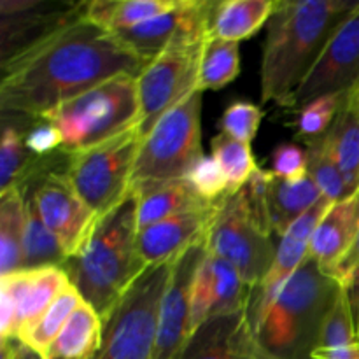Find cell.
<instances>
[{
	"label": "cell",
	"mask_w": 359,
	"mask_h": 359,
	"mask_svg": "<svg viewBox=\"0 0 359 359\" xmlns=\"http://www.w3.org/2000/svg\"><path fill=\"white\" fill-rule=\"evenodd\" d=\"M83 13L2 62L0 111L6 118L41 119L105 81L139 79L147 63Z\"/></svg>",
	"instance_id": "6da1fadb"
},
{
	"label": "cell",
	"mask_w": 359,
	"mask_h": 359,
	"mask_svg": "<svg viewBox=\"0 0 359 359\" xmlns=\"http://www.w3.org/2000/svg\"><path fill=\"white\" fill-rule=\"evenodd\" d=\"M354 0H277L266 23L262 58V100L294 109L302 83L339 25L356 9Z\"/></svg>",
	"instance_id": "7a4b0ae2"
},
{
	"label": "cell",
	"mask_w": 359,
	"mask_h": 359,
	"mask_svg": "<svg viewBox=\"0 0 359 359\" xmlns=\"http://www.w3.org/2000/svg\"><path fill=\"white\" fill-rule=\"evenodd\" d=\"M137 196L130 188L114 209L97 217L84 244L63 266L102 321L146 270L137 255Z\"/></svg>",
	"instance_id": "3957f363"
},
{
	"label": "cell",
	"mask_w": 359,
	"mask_h": 359,
	"mask_svg": "<svg viewBox=\"0 0 359 359\" xmlns=\"http://www.w3.org/2000/svg\"><path fill=\"white\" fill-rule=\"evenodd\" d=\"M342 286L307 256L262 305L249 311L251 325L266 351L279 359H311L326 312Z\"/></svg>",
	"instance_id": "277c9868"
},
{
	"label": "cell",
	"mask_w": 359,
	"mask_h": 359,
	"mask_svg": "<svg viewBox=\"0 0 359 359\" xmlns=\"http://www.w3.org/2000/svg\"><path fill=\"white\" fill-rule=\"evenodd\" d=\"M41 119L60 130L63 153H76L104 142L139 125L137 79L118 76L105 81L58 105Z\"/></svg>",
	"instance_id": "5b68a950"
},
{
	"label": "cell",
	"mask_w": 359,
	"mask_h": 359,
	"mask_svg": "<svg viewBox=\"0 0 359 359\" xmlns=\"http://www.w3.org/2000/svg\"><path fill=\"white\" fill-rule=\"evenodd\" d=\"M202 151V91L161 116L144 137L132 174V186L186 179Z\"/></svg>",
	"instance_id": "8992f818"
},
{
	"label": "cell",
	"mask_w": 359,
	"mask_h": 359,
	"mask_svg": "<svg viewBox=\"0 0 359 359\" xmlns=\"http://www.w3.org/2000/svg\"><path fill=\"white\" fill-rule=\"evenodd\" d=\"M142 140V130L135 125L104 142L67 153L65 177L97 217L128 195Z\"/></svg>",
	"instance_id": "52a82bcc"
},
{
	"label": "cell",
	"mask_w": 359,
	"mask_h": 359,
	"mask_svg": "<svg viewBox=\"0 0 359 359\" xmlns=\"http://www.w3.org/2000/svg\"><path fill=\"white\" fill-rule=\"evenodd\" d=\"M174 262L151 266L130 286L104 319V340L97 359H153L161 300Z\"/></svg>",
	"instance_id": "ba28073f"
},
{
	"label": "cell",
	"mask_w": 359,
	"mask_h": 359,
	"mask_svg": "<svg viewBox=\"0 0 359 359\" xmlns=\"http://www.w3.org/2000/svg\"><path fill=\"white\" fill-rule=\"evenodd\" d=\"M205 248L210 255L231 263L252 290L270 272L277 252L270 231L256 217L244 188L217 203Z\"/></svg>",
	"instance_id": "9c48e42d"
},
{
	"label": "cell",
	"mask_w": 359,
	"mask_h": 359,
	"mask_svg": "<svg viewBox=\"0 0 359 359\" xmlns=\"http://www.w3.org/2000/svg\"><path fill=\"white\" fill-rule=\"evenodd\" d=\"M58 153L39 158L35 168L18 189L32 200L42 223L58 238L65 255L72 258L90 235L97 214L74 191L63 172L67 153L56 160Z\"/></svg>",
	"instance_id": "30bf717a"
},
{
	"label": "cell",
	"mask_w": 359,
	"mask_h": 359,
	"mask_svg": "<svg viewBox=\"0 0 359 359\" xmlns=\"http://www.w3.org/2000/svg\"><path fill=\"white\" fill-rule=\"evenodd\" d=\"M209 35H181L172 41L139 76V126L144 137L151 132L161 116L198 90L200 63Z\"/></svg>",
	"instance_id": "8fae6325"
},
{
	"label": "cell",
	"mask_w": 359,
	"mask_h": 359,
	"mask_svg": "<svg viewBox=\"0 0 359 359\" xmlns=\"http://www.w3.org/2000/svg\"><path fill=\"white\" fill-rule=\"evenodd\" d=\"M67 284H70V279L60 266L21 270L0 277V340L23 339L51 307Z\"/></svg>",
	"instance_id": "7c38bea8"
},
{
	"label": "cell",
	"mask_w": 359,
	"mask_h": 359,
	"mask_svg": "<svg viewBox=\"0 0 359 359\" xmlns=\"http://www.w3.org/2000/svg\"><path fill=\"white\" fill-rule=\"evenodd\" d=\"M359 86V4L339 25L321 56L302 83L294 109L319 97L349 93Z\"/></svg>",
	"instance_id": "4fadbf2b"
},
{
	"label": "cell",
	"mask_w": 359,
	"mask_h": 359,
	"mask_svg": "<svg viewBox=\"0 0 359 359\" xmlns=\"http://www.w3.org/2000/svg\"><path fill=\"white\" fill-rule=\"evenodd\" d=\"M251 294L252 287L231 263L207 251L191 286L189 335L216 316L249 309Z\"/></svg>",
	"instance_id": "5bb4252c"
},
{
	"label": "cell",
	"mask_w": 359,
	"mask_h": 359,
	"mask_svg": "<svg viewBox=\"0 0 359 359\" xmlns=\"http://www.w3.org/2000/svg\"><path fill=\"white\" fill-rule=\"evenodd\" d=\"M205 255V244H196L174 262L170 279L161 300L153 359H175L189 339L191 286Z\"/></svg>",
	"instance_id": "9a60e30c"
},
{
	"label": "cell",
	"mask_w": 359,
	"mask_h": 359,
	"mask_svg": "<svg viewBox=\"0 0 359 359\" xmlns=\"http://www.w3.org/2000/svg\"><path fill=\"white\" fill-rule=\"evenodd\" d=\"M175 359H279L256 335L249 309L216 316L186 340Z\"/></svg>",
	"instance_id": "2e32d148"
},
{
	"label": "cell",
	"mask_w": 359,
	"mask_h": 359,
	"mask_svg": "<svg viewBox=\"0 0 359 359\" xmlns=\"http://www.w3.org/2000/svg\"><path fill=\"white\" fill-rule=\"evenodd\" d=\"M216 4L210 0H179L175 9L118 32L116 35L149 65L181 35L210 34Z\"/></svg>",
	"instance_id": "e0dca14e"
},
{
	"label": "cell",
	"mask_w": 359,
	"mask_h": 359,
	"mask_svg": "<svg viewBox=\"0 0 359 359\" xmlns=\"http://www.w3.org/2000/svg\"><path fill=\"white\" fill-rule=\"evenodd\" d=\"M217 203H203L139 230L137 255L144 269L175 262L193 245L205 244Z\"/></svg>",
	"instance_id": "ac0fdd59"
},
{
	"label": "cell",
	"mask_w": 359,
	"mask_h": 359,
	"mask_svg": "<svg viewBox=\"0 0 359 359\" xmlns=\"http://www.w3.org/2000/svg\"><path fill=\"white\" fill-rule=\"evenodd\" d=\"M332 203L335 202H330L328 198L323 196L311 210H307L304 216L298 217L287 228V231L280 237L279 245H277L276 259L272 263V269L266 273L265 279L262 280V284L252 290L251 302H249V311L262 305L273 291L279 290L280 284L287 277L293 276L300 269L302 263L309 256V249H311V241L316 231V226H318L321 217L326 214V210L332 207Z\"/></svg>",
	"instance_id": "d6986e66"
},
{
	"label": "cell",
	"mask_w": 359,
	"mask_h": 359,
	"mask_svg": "<svg viewBox=\"0 0 359 359\" xmlns=\"http://www.w3.org/2000/svg\"><path fill=\"white\" fill-rule=\"evenodd\" d=\"M359 226V202L351 195L332 203L316 226L311 241L309 256L316 259L319 269L332 277L344 256L349 252Z\"/></svg>",
	"instance_id": "ffe728a7"
},
{
	"label": "cell",
	"mask_w": 359,
	"mask_h": 359,
	"mask_svg": "<svg viewBox=\"0 0 359 359\" xmlns=\"http://www.w3.org/2000/svg\"><path fill=\"white\" fill-rule=\"evenodd\" d=\"M137 196V226L139 230L203 205V202L186 179L163 182H146L132 186Z\"/></svg>",
	"instance_id": "44dd1931"
},
{
	"label": "cell",
	"mask_w": 359,
	"mask_h": 359,
	"mask_svg": "<svg viewBox=\"0 0 359 359\" xmlns=\"http://www.w3.org/2000/svg\"><path fill=\"white\" fill-rule=\"evenodd\" d=\"M104 340V321L86 302H81L42 359H97Z\"/></svg>",
	"instance_id": "7402d4cb"
},
{
	"label": "cell",
	"mask_w": 359,
	"mask_h": 359,
	"mask_svg": "<svg viewBox=\"0 0 359 359\" xmlns=\"http://www.w3.org/2000/svg\"><path fill=\"white\" fill-rule=\"evenodd\" d=\"M311 359H359L356 321L344 287L323 319Z\"/></svg>",
	"instance_id": "603a6c76"
},
{
	"label": "cell",
	"mask_w": 359,
	"mask_h": 359,
	"mask_svg": "<svg viewBox=\"0 0 359 359\" xmlns=\"http://www.w3.org/2000/svg\"><path fill=\"white\" fill-rule=\"evenodd\" d=\"M321 198L323 193L311 175L300 181H286L273 175L269 188V223L272 233L283 237L287 228Z\"/></svg>",
	"instance_id": "cb8c5ba5"
},
{
	"label": "cell",
	"mask_w": 359,
	"mask_h": 359,
	"mask_svg": "<svg viewBox=\"0 0 359 359\" xmlns=\"http://www.w3.org/2000/svg\"><path fill=\"white\" fill-rule=\"evenodd\" d=\"M325 140L346 179L347 188L354 193L359 188V105L351 91L346 95Z\"/></svg>",
	"instance_id": "d4e9b609"
},
{
	"label": "cell",
	"mask_w": 359,
	"mask_h": 359,
	"mask_svg": "<svg viewBox=\"0 0 359 359\" xmlns=\"http://www.w3.org/2000/svg\"><path fill=\"white\" fill-rule=\"evenodd\" d=\"M273 0H224L214 7L210 35L223 41L241 42L252 37L273 13Z\"/></svg>",
	"instance_id": "484cf974"
},
{
	"label": "cell",
	"mask_w": 359,
	"mask_h": 359,
	"mask_svg": "<svg viewBox=\"0 0 359 359\" xmlns=\"http://www.w3.org/2000/svg\"><path fill=\"white\" fill-rule=\"evenodd\" d=\"M177 6L179 0H93L86 2L83 14L97 27L118 34Z\"/></svg>",
	"instance_id": "4316f807"
},
{
	"label": "cell",
	"mask_w": 359,
	"mask_h": 359,
	"mask_svg": "<svg viewBox=\"0 0 359 359\" xmlns=\"http://www.w3.org/2000/svg\"><path fill=\"white\" fill-rule=\"evenodd\" d=\"M25 198L18 188L0 193V277L23 269Z\"/></svg>",
	"instance_id": "83f0119b"
},
{
	"label": "cell",
	"mask_w": 359,
	"mask_h": 359,
	"mask_svg": "<svg viewBox=\"0 0 359 359\" xmlns=\"http://www.w3.org/2000/svg\"><path fill=\"white\" fill-rule=\"evenodd\" d=\"M25 237H23V269L37 270L48 266L63 269L69 259L58 238L42 223L37 209L28 196H25Z\"/></svg>",
	"instance_id": "f1b7e54d"
},
{
	"label": "cell",
	"mask_w": 359,
	"mask_h": 359,
	"mask_svg": "<svg viewBox=\"0 0 359 359\" xmlns=\"http://www.w3.org/2000/svg\"><path fill=\"white\" fill-rule=\"evenodd\" d=\"M241 74V48L238 42L223 41L209 35L203 46L200 63L198 91L221 90Z\"/></svg>",
	"instance_id": "f546056e"
},
{
	"label": "cell",
	"mask_w": 359,
	"mask_h": 359,
	"mask_svg": "<svg viewBox=\"0 0 359 359\" xmlns=\"http://www.w3.org/2000/svg\"><path fill=\"white\" fill-rule=\"evenodd\" d=\"M81 302H83V297L76 290V286L72 283L67 284L62 290V293L53 302L51 307L39 319L37 325L20 342L42 356L46 353V349L53 344V340L62 332L65 323L74 314V311L79 307Z\"/></svg>",
	"instance_id": "4dcf8cb0"
},
{
	"label": "cell",
	"mask_w": 359,
	"mask_h": 359,
	"mask_svg": "<svg viewBox=\"0 0 359 359\" xmlns=\"http://www.w3.org/2000/svg\"><path fill=\"white\" fill-rule=\"evenodd\" d=\"M210 146H212V158L219 163L226 177L230 193L241 191L252 177V174L258 170L249 144L219 132L212 139Z\"/></svg>",
	"instance_id": "1f68e13d"
},
{
	"label": "cell",
	"mask_w": 359,
	"mask_h": 359,
	"mask_svg": "<svg viewBox=\"0 0 359 359\" xmlns=\"http://www.w3.org/2000/svg\"><path fill=\"white\" fill-rule=\"evenodd\" d=\"M39 158L25 147L23 133L14 125H6L0 140V193L20 188L34 170Z\"/></svg>",
	"instance_id": "d6a6232c"
},
{
	"label": "cell",
	"mask_w": 359,
	"mask_h": 359,
	"mask_svg": "<svg viewBox=\"0 0 359 359\" xmlns=\"http://www.w3.org/2000/svg\"><path fill=\"white\" fill-rule=\"evenodd\" d=\"M307 163L309 175L316 182L323 196L328 198L330 202H340V200L354 195L347 188L346 179H344L339 165L333 160L325 137L307 142Z\"/></svg>",
	"instance_id": "836d02e7"
},
{
	"label": "cell",
	"mask_w": 359,
	"mask_h": 359,
	"mask_svg": "<svg viewBox=\"0 0 359 359\" xmlns=\"http://www.w3.org/2000/svg\"><path fill=\"white\" fill-rule=\"evenodd\" d=\"M346 95L347 93L326 95V97H319L302 105L294 126H297L298 137L305 139V144L321 139L328 133L346 100Z\"/></svg>",
	"instance_id": "e575fe53"
},
{
	"label": "cell",
	"mask_w": 359,
	"mask_h": 359,
	"mask_svg": "<svg viewBox=\"0 0 359 359\" xmlns=\"http://www.w3.org/2000/svg\"><path fill=\"white\" fill-rule=\"evenodd\" d=\"M186 181L189 182V186L195 189V193L203 202L217 203L224 196L231 195L226 177H224L219 163L212 156L203 154L188 172Z\"/></svg>",
	"instance_id": "d590c367"
},
{
	"label": "cell",
	"mask_w": 359,
	"mask_h": 359,
	"mask_svg": "<svg viewBox=\"0 0 359 359\" xmlns=\"http://www.w3.org/2000/svg\"><path fill=\"white\" fill-rule=\"evenodd\" d=\"M263 111L248 100H235L224 109L221 116L219 128L221 132L228 133L233 139L241 140L244 144H251L258 133L262 125Z\"/></svg>",
	"instance_id": "8d00e7d4"
},
{
	"label": "cell",
	"mask_w": 359,
	"mask_h": 359,
	"mask_svg": "<svg viewBox=\"0 0 359 359\" xmlns=\"http://www.w3.org/2000/svg\"><path fill=\"white\" fill-rule=\"evenodd\" d=\"M272 174L286 181H300L307 177V149H302L293 142L279 144L272 153Z\"/></svg>",
	"instance_id": "74e56055"
},
{
	"label": "cell",
	"mask_w": 359,
	"mask_h": 359,
	"mask_svg": "<svg viewBox=\"0 0 359 359\" xmlns=\"http://www.w3.org/2000/svg\"><path fill=\"white\" fill-rule=\"evenodd\" d=\"M25 147L35 158H46L62 149V133L46 119H35V125L23 135Z\"/></svg>",
	"instance_id": "f35d334b"
},
{
	"label": "cell",
	"mask_w": 359,
	"mask_h": 359,
	"mask_svg": "<svg viewBox=\"0 0 359 359\" xmlns=\"http://www.w3.org/2000/svg\"><path fill=\"white\" fill-rule=\"evenodd\" d=\"M354 195H356V198L359 202V188L354 191ZM332 277L346 291L349 290V287H353L354 284L359 283V226H358L356 238H354L349 252H347V255L344 256L342 262L337 265V269L333 270Z\"/></svg>",
	"instance_id": "ab89813d"
},
{
	"label": "cell",
	"mask_w": 359,
	"mask_h": 359,
	"mask_svg": "<svg viewBox=\"0 0 359 359\" xmlns=\"http://www.w3.org/2000/svg\"><path fill=\"white\" fill-rule=\"evenodd\" d=\"M347 297H349L351 307H353V312H354V321H356V332L359 339V283L347 290Z\"/></svg>",
	"instance_id": "60d3db41"
},
{
	"label": "cell",
	"mask_w": 359,
	"mask_h": 359,
	"mask_svg": "<svg viewBox=\"0 0 359 359\" xmlns=\"http://www.w3.org/2000/svg\"><path fill=\"white\" fill-rule=\"evenodd\" d=\"M18 359H42L41 354H37L35 351H32L30 347H27L25 344H20V351H18Z\"/></svg>",
	"instance_id": "b9f144b4"
},
{
	"label": "cell",
	"mask_w": 359,
	"mask_h": 359,
	"mask_svg": "<svg viewBox=\"0 0 359 359\" xmlns=\"http://www.w3.org/2000/svg\"><path fill=\"white\" fill-rule=\"evenodd\" d=\"M351 93H353L354 100H356V104L359 105V86H358V88H354V90H353V91H351Z\"/></svg>",
	"instance_id": "7bdbcfd3"
}]
</instances>
